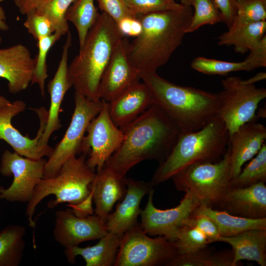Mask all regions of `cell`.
Returning <instances> with one entry per match:
<instances>
[{
  "mask_svg": "<svg viewBox=\"0 0 266 266\" xmlns=\"http://www.w3.org/2000/svg\"><path fill=\"white\" fill-rule=\"evenodd\" d=\"M46 162L43 158L33 160L5 150L1 157L0 172L5 176L13 175V180L8 188L0 187V199L28 202L36 184L43 178Z\"/></svg>",
  "mask_w": 266,
  "mask_h": 266,
  "instance_id": "cell-11",
  "label": "cell"
},
{
  "mask_svg": "<svg viewBox=\"0 0 266 266\" xmlns=\"http://www.w3.org/2000/svg\"><path fill=\"white\" fill-rule=\"evenodd\" d=\"M62 35L54 33L37 40L38 53L34 59V66L31 84H37L40 89L41 95L45 94V83L48 77L46 58L48 52L56 41Z\"/></svg>",
  "mask_w": 266,
  "mask_h": 266,
  "instance_id": "cell-33",
  "label": "cell"
},
{
  "mask_svg": "<svg viewBox=\"0 0 266 266\" xmlns=\"http://www.w3.org/2000/svg\"><path fill=\"white\" fill-rule=\"evenodd\" d=\"M154 104L147 86L138 82L108 102L109 116L119 128L126 126Z\"/></svg>",
  "mask_w": 266,
  "mask_h": 266,
  "instance_id": "cell-23",
  "label": "cell"
},
{
  "mask_svg": "<svg viewBox=\"0 0 266 266\" xmlns=\"http://www.w3.org/2000/svg\"><path fill=\"white\" fill-rule=\"evenodd\" d=\"M87 155L81 153L79 157L70 158L55 176L43 178L38 182L26 208V215L30 226L34 228L35 225L32 217L35 208L48 196L53 195L55 197L47 203L49 208H53L64 202L68 203V205L77 204L90 194L96 173L95 169L87 165Z\"/></svg>",
  "mask_w": 266,
  "mask_h": 266,
  "instance_id": "cell-6",
  "label": "cell"
},
{
  "mask_svg": "<svg viewBox=\"0 0 266 266\" xmlns=\"http://www.w3.org/2000/svg\"><path fill=\"white\" fill-rule=\"evenodd\" d=\"M142 31V26L140 21L137 18H132L129 36L136 37L141 34Z\"/></svg>",
  "mask_w": 266,
  "mask_h": 266,
  "instance_id": "cell-46",
  "label": "cell"
},
{
  "mask_svg": "<svg viewBox=\"0 0 266 266\" xmlns=\"http://www.w3.org/2000/svg\"><path fill=\"white\" fill-rule=\"evenodd\" d=\"M9 27L7 23L6 17L3 8L0 5V30L6 31Z\"/></svg>",
  "mask_w": 266,
  "mask_h": 266,
  "instance_id": "cell-48",
  "label": "cell"
},
{
  "mask_svg": "<svg viewBox=\"0 0 266 266\" xmlns=\"http://www.w3.org/2000/svg\"><path fill=\"white\" fill-rule=\"evenodd\" d=\"M213 0L222 14L223 23L229 28L236 14L235 0Z\"/></svg>",
  "mask_w": 266,
  "mask_h": 266,
  "instance_id": "cell-43",
  "label": "cell"
},
{
  "mask_svg": "<svg viewBox=\"0 0 266 266\" xmlns=\"http://www.w3.org/2000/svg\"><path fill=\"white\" fill-rule=\"evenodd\" d=\"M194 212L212 220L218 229L219 236H232L252 229H266V218L249 219L238 217L202 205L197 207Z\"/></svg>",
  "mask_w": 266,
  "mask_h": 266,
  "instance_id": "cell-26",
  "label": "cell"
},
{
  "mask_svg": "<svg viewBox=\"0 0 266 266\" xmlns=\"http://www.w3.org/2000/svg\"><path fill=\"white\" fill-rule=\"evenodd\" d=\"M266 115V109L264 108H261L259 109L257 114H256L258 118H265Z\"/></svg>",
  "mask_w": 266,
  "mask_h": 266,
  "instance_id": "cell-50",
  "label": "cell"
},
{
  "mask_svg": "<svg viewBox=\"0 0 266 266\" xmlns=\"http://www.w3.org/2000/svg\"><path fill=\"white\" fill-rule=\"evenodd\" d=\"M34 66L29 48L18 43L0 49V77L7 80L13 94L26 90L31 83Z\"/></svg>",
  "mask_w": 266,
  "mask_h": 266,
  "instance_id": "cell-19",
  "label": "cell"
},
{
  "mask_svg": "<svg viewBox=\"0 0 266 266\" xmlns=\"http://www.w3.org/2000/svg\"><path fill=\"white\" fill-rule=\"evenodd\" d=\"M26 229L20 225L9 226L0 232V266H18L25 248Z\"/></svg>",
  "mask_w": 266,
  "mask_h": 266,
  "instance_id": "cell-28",
  "label": "cell"
},
{
  "mask_svg": "<svg viewBox=\"0 0 266 266\" xmlns=\"http://www.w3.org/2000/svg\"><path fill=\"white\" fill-rule=\"evenodd\" d=\"M187 222L202 232L207 236L209 243L214 242L215 239L219 236L215 224L205 216L193 211L187 220Z\"/></svg>",
  "mask_w": 266,
  "mask_h": 266,
  "instance_id": "cell-41",
  "label": "cell"
},
{
  "mask_svg": "<svg viewBox=\"0 0 266 266\" xmlns=\"http://www.w3.org/2000/svg\"><path fill=\"white\" fill-rule=\"evenodd\" d=\"M99 7L110 16L116 23L126 17L136 18L137 16L127 6L124 0H97Z\"/></svg>",
  "mask_w": 266,
  "mask_h": 266,
  "instance_id": "cell-40",
  "label": "cell"
},
{
  "mask_svg": "<svg viewBox=\"0 0 266 266\" xmlns=\"http://www.w3.org/2000/svg\"><path fill=\"white\" fill-rule=\"evenodd\" d=\"M120 129L124 139L103 166L123 176L145 160L163 162L180 133L179 128L155 104Z\"/></svg>",
  "mask_w": 266,
  "mask_h": 266,
  "instance_id": "cell-1",
  "label": "cell"
},
{
  "mask_svg": "<svg viewBox=\"0 0 266 266\" xmlns=\"http://www.w3.org/2000/svg\"><path fill=\"white\" fill-rule=\"evenodd\" d=\"M171 179L177 190L189 192L200 205L218 209L224 197L232 186L227 152L216 163H202L188 166Z\"/></svg>",
  "mask_w": 266,
  "mask_h": 266,
  "instance_id": "cell-7",
  "label": "cell"
},
{
  "mask_svg": "<svg viewBox=\"0 0 266 266\" xmlns=\"http://www.w3.org/2000/svg\"><path fill=\"white\" fill-rule=\"evenodd\" d=\"M107 232L105 221L95 214L79 217L70 208L58 210L55 213L54 238L65 249L100 239Z\"/></svg>",
  "mask_w": 266,
  "mask_h": 266,
  "instance_id": "cell-16",
  "label": "cell"
},
{
  "mask_svg": "<svg viewBox=\"0 0 266 266\" xmlns=\"http://www.w3.org/2000/svg\"><path fill=\"white\" fill-rule=\"evenodd\" d=\"M253 120L240 126L229 135L227 153L232 181L240 172L243 165L261 149L266 138V127Z\"/></svg>",
  "mask_w": 266,
  "mask_h": 266,
  "instance_id": "cell-17",
  "label": "cell"
},
{
  "mask_svg": "<svg viewBox=\"0 0 266 266\" xmlns=\"http://www.w3.org/2000/svg\"><path fill=\"white\" fill-rule=\"evenodd\" d=\"M236 14L233 23H250L266 21V0H235Z\"/></svg>",
  "mask_w": 266,
  "mask_h": 266,
  "instance_id": "cell-37",
  "label": "cell"
},
{
  "mask_svg": "<svg viewBox=\"0 0 266 266\" xmlns=\"http://www.w3.org/2000/svg\"><path fill=\"white\" fill-rule=\"evenodd\" d=\"M22 100H15L0 111V139L5 141L22 156L33 160H39L44 156L49 157L53 150L51 147L42 148L39 141L44 131L48 116V111L43 107L33 108L37 115L40 126L36 136L31 139L23 135L11 124V119L26 108Z\"/></svg>",
  "mask_w": 266,
  "mask_h": 266,
  "instance_id": "cell-14",
  "label": "cell"
},
{
  "mask_svg": "<svg viewBox=\"0 0 266 266\" xmlns=\"http://www.w3.org/2000/svg\"><path fill=\"white\" fill-rule=\"evenodd\" d=\"M178 254L174 241L149 237L137 225L122 236L114 266H166Z\"/></svg>",
  "mask_w": 266,
  "mask_h": 266,
  "instance_id": "cell-10",
  "label": "cell"
},
{
  "mask_svg": "<svg viewBox=\"0 0 266 266\" xmlns=\"http://www.w3.org/2000/svg\"><path fill=\"white\" fill-rule=\"evenodd\" d=\"M266 32V21L250 23H233L228 30L217 38L220 46H233L236 53L244 54L257 43Z\"/></svg>",
  "mask_w": 266,
  "mask_h": 266,
  "instance_id": "cell-27",
  "label": "cell"
},
{
  "mask_svg": "<svg viewBox=\"0 0 266 266\" xmlns=\"http://www.w3.org/2000/svg\"><path fill=\"white\" fill-rule=\"evenodd\" d=\"M154 192L152 188L148 193L147 202L140 213V227L148 235L163 236L174 241L180 229L200 204L192 194L186 192L177 206L160 209L154 205Z\"/></svg>",
  "mask_w": 266,
  "mask_h": 266,
  "instance_id": "cell-13",
  "label": "cell"
},
{
  "mask_svg": "<svg viewBox=\"0 0 266 266\" xmlns=\"http://www.w3.org/2000/svg\"><path fill=\"white\" fill-rule=\"evenodd\" d=\"M71 41V34L69 30L57 70L47 85L48 92L50 96V106L48 111L46 127L39 141V145L42 148L50 147L48 142L51 135L62 127L59 119L61 104L66 92L72 87L68 79L67 64Z\"/></svg>",
  "mask_w": 266,
  "mask_h": 266,
  "instance_id": "cell-20",
  "label": "cell"
},
{
  "mask_svg": "<svg viewBox=\"0 0 266 266\" xmlns=\"http://www.w3.org/2000/svg\"><path fill=\"white\" fill-rule=\"evenodd\" d=\"M74 0H45L35 9L36 12L46 17L50 22L54 33L62 35L69 31L66 13Z\"/></svg>",
  "mask_w": 266,
  "mask_h": 266,
  "instance_id": "cell-31",
  "label": "cell"
},
{
  "mask_svg": "<svg viewBox=\"0 0 266 266\" xmlns=\"http://www.w3.org/2000/svg\"><path fill=\"white\" fill-rule=\"evenodd\" d=\"M229 133L218 114L202 129L192 132L180 131L167 157L155 171L150 181L153 186L162 183L189 166L216 163L226 154Z\"/></svg>",
  "mask_w": 266,
  "mask_h": 266,
  "instance_id": "cell-5",
  "label": "cell"
},
{
  "mask_svg": "<svg viewBox=\"0 0 266 266\" xmlns=\"http://www.w3.org/2000/svg\"><path fill=\"white\" fill-rule=\"evenodd\" d=\"M194 0H180L181 4L183 6H192Z\"/></svg>",
  "mask_w": 266,
  "mask_h": 266,
  "instance_id": "cell-51",
  "label": "cell"
},
{
  "mask_svg": "<svg viewBox=\"0 0 266 266\" xmlns=\"http://www.w3.org/2000/svg\"><path fill=\"white\" fill-rule=\"evenodd\" d=\"M45 0H13L19 12L24 15L35 10L37 7Z\"/></svg>",
  "mask_w": 266,
  "mask_h": 266,
  "instance_id": "cell-45",
  "label": "cell"
},
{
  "mask_svg": "<svg viewBox=\"0 0 266 266\" xmlns=\"http://www.w3.org/2000/svg\"><path fill=\"white\" fill-rule=\"evenodd\" d=\"M255 157L241 169L232 182L234 187H248L266 181V145L264 143Z\"/></svg>",
  "mask_w": 266,
  "mask_h": 266,
  "instance_id": "cell-32",
  "label": "cell"
},
{
  "mask_svg": "<svg viewBox=\"0 0 266 266\" xmlns=\"http://www.w3.org/2000/svg\"><path fill=\"white\" fill-rule=\"evenodd\" d=\"M10 101L2 96H0V111L10 103Z\"/></svg>",
  "mask_w": 266,
  "mask_h": 266,
  "instance_id": "cell-49",
  "label": "cell"
},
{
  "mask_svg": "<svg viewBox=\"0 0 266 266\" xmlns=\"http://www.w3.org/2000/svg\"><path fill=\"white\" fill-rule=\"evenodd\" d=\"M218 209L243 218H266L265 182H261L245 187L231 186Z\"/></svg>",
  "mask_w": 266,
  "mask_h": 266,
  "instance_id": "cell-21",
  "label": "cell"
},
{
  "mask_svg": "<svg viewBox=\"0 0 266 266\" xmlns=\"http://www.w3.org/2000/svg\"><path fill=\"white\" fill-rule=\"evenodd\" d=\"M104 100H90L79 93L74 94L75 108L70 124L62 140L46 160L43 178L55 176L70 158L82 153V143L91 121L102 108Z\"/></svg>",
  "mask_w": 266,
  "mask_h": 266,
  "instance_id": "cell-9",
  "label": "cell"
},
{
  "mask_svg": "<svg viewBox=\"0 0 266 266\" xmlns=\"http://www.w3.org/2000/svg\"><path fill=\"white\" fill-rule=\"evenodd\" d=\"M174 242L179 254L194 252L210 244L207 236L187 220L179 230Z\"/></svg>",
  "mask_w": 266,
  "mask_h": 266,
  "instance_id": "cell-36",
  "label": "cell"
},
{
  "mask_svg": "<svg viewBox=\"0 0 266 266\" xmlns=\"http://www.w3.org/2000/svg\"><path fill=\"white\" fill-rule=\"evenodd\" d=\"M23 25L28 33L36 40L54 33L49 20L44 16L37 14L35 10L26 15Z\"/></svg>",
  "mask_w": 266,
  "mask_h": 266,
  "instance_id": "cell-39",
  "label": "cell"
},
{
  "mask_svg": "<svg viewBox=\"0 0 266 266\" xmlns=\"http://www.w3.org/2000/svg\"><path fill=\"white\" fill-rule=\"evenodd\" d=\"M154 104L184 133L198 131L208 124L220 108L218 94L173 83L156 72L140 74Z\"/></svg>",
  "mask_w": 266,
  "mask_h": 266,
  "instance_id": "cell-3",
  "label": "cell"
},
{
  "mask_svg": "<svg viewBox=\"0 0 266 266\" xmlns=\"http://www.w3.org/2000/svg\"><path fill=\"white\" fill-rule=\"evenodd\" d=\"M124 37L117 23L102 12L68 66V79L75 91L90 100H100L99 89L101 77L117 44Z\"/></svg>",
  "mask_w": 266,
  "mask_h": 266,
  "instance_id": "cell-4",
  "label": "cell"
},
{
  "mask_svg": "<svg viewBox=\"0 0 266 266\" xmlns=\"http://www.w3.org/2000/svg\"><path fill=\"white\" fill-rule=\"evenodd\" d=\"M126 185L125 196L105 221L107 231L120 235L138 225L137 218L141 211L140 202L153 187L150 182L132 178H126Z\"/></svg>",
  "mask_w": 266,
  "mask_h": 266,
  "instance_id": "cell-18",
  "label": "cell"
},
{
  "mask_svg": "<svg viewBox=\"0 0 266 266\" xmlns=\"http://www.w3.org/2000/svg\"><path fill=\"white\" fill-rule=\"evenodd\" d=\"M191 66L193 69L207 75H226L234 71H250L244 60L232 62L203 57L194 58L191 63Z\"/></svg>",
  "mask_w": 266,
  "mask_h": 266,
  "instance_id": "cell-35",
  "label": "cell"
},
{
  "mask_svg": "<svg viewBox=\"0 0 266 266\" xmlns=\"http://www.w3.org/2000/svg\"><path fill=\"white\" fill-rule=\"evenodd\" d=\"M191 6L137 16L141 34L129 43V58L140 74L156 72L180 45L193 15Z\"/></svg>",
  "mask_w": 266,
  "mask_h": 266,
  "instance_id": "cell-2",
  "label": "cell"
},
{
  "mask_svg": "<svg viewBox=\"0 0 266 266\" xmlns=\"http://www.w3.org/2000/svg\"><path fill=\"white\" fill-rule=\"evenodd\" d=\"M194 7L186 33L196 31L206 25L223 22L222 14L213 0H194Z\"/></svg>",
  "mask_w": 266,
  "mask_h": 266,
  "instance_id": "cell-34",
  "label": "cell"
},
{
  "mask_svg": "<svg viewBox=\"0 0 266 266\" xmlns=\"http://www.w3.org/2000/svg\"><path fill=\"white\" fill-rule=\"evenodd\" d=\"M129 8L136 15L165 10L179 9L183 6L174 0H124Z\"/></svg>",
  "mask_w": 266,
  "mask_h": 266,
  "instance_id": "cell-38",
  "label": "cell"
},
{
  "mask_svg": "<svg viewBox=\"0 0 266 266\" xmlns=\"http://www.w3.org/2000/svg\"><path fill=\"white\" fill-rule=\"evenodd\" d=\"M266 78V73L265 72H260L257 73L253 77L246 80H243V82L248 84H255V83L263 80Z\"/></svg>",
  "mask_w": 266,
  "mask_h": 266,
  "instance_id": "cell-47",
  "label": "cell"
},
{
  "mask_svg": "<svg viewBox=\"0 0 266 266\" xmlns=\"http://www.w3.org/2000/svg\"><path fill=\"white\" fill-rule=\"evenodd\" d=\"M100 14L95 6L94 0H74L68 8L66 19L75 27L80 47L83 45L88 32Z\"/></svg>",
  "mask_w": 266,
  "mask_h": 266,
  "instance_id": "cell-30",
  "label": "cell"
},
{
  "mask_svg": "<svg viewBox=\"0 0 266 266\" xmlns=\"http://www.w3.org/2000/svg\"><path fill=\"white\" fill-rule=\"evenodd\" d=\"M129 43L125 37L119 41L101 77L99 95L106 102H110L141 79L129 58Z\"/></svg>",
  "mask_w": 266,
  "mask_h": 266,
  "instance_id": "cell-15",
  "label": "cell"
},
{
  "mask_svg": "<svg viewBox=\"0 0 266 266\" xmlns=\"http://www.w3.org/2000/svg\"><path fill=\"white\" fill-rule=\"evenodd\" d=\"M82 143V153L89 155L87 165L92 168H101L119 148L125 138L122 131L112 122L104 101L101 109L89 124Z\"/></svg>",
  "mask_w": 266,
  "mask_h": 266,
  "instance_id": "cell-12",
  "label": "cell"
},
{
  "mask_svg": "<svg viewBox=\"0 0 266 266\" xmlns=\"http://www.w3.org/2000/svg\"><path fill=\"white\" fill-rule=\"evenodd\" d=\"M232 250L214 252L208 246L199 250L178 254L166 266H233Z\"/></svg>",
  "mask_w": 266,
  "mask_h": 266,
  "instance_id": "cell-29",
  "label": "cell"
},
{
  "mask_svg": "<svg viewBox=\"0 0 266 266\" xmlns=\"http://www.w3.org/2000/svg\"><path fill=\"white\" fill-rule=\"evenodd\" d=\"M2 42V38L0 36V44Z\"/></svg>",
  "mask_w": 266,
  "mask_h": 266,
  "instance_id": "cell-52",
  "label": "cell"
},
{
  "mask_svg": "<svg viewBox=\"0 0 266 266\" xmlns=\"http://www.w3.org/2000/svg\"><path fill=\"white\" fill-rule=\"evenodd\" d=\"M123 236L108 232L94 246L66 248L65 256L67 261L72 264L75 263L76 257L80 256L84 259L86 266H114Z\"/></svg>",
  "mask_w": 266,
  "mask_h": 266,
  "instance_id": "cell-25",
  "label": "cell"
},
{
  "mask_svg": "<svg viewBox=\"0 0 266 266\" xmlns=\"http://www.w3.org/2000/svg\"><path fill=\"white\" fill-rule=\"evenodd\" d=\"M215 242H225L232 247L233 266L241 260L266 266V229H252L232 236H219Z\"/></svg>",
  "mask_w": 266,
  "mask_h": 266,
  "instance_id": "cell-24",
  "label": "cell"
},
{
  "mask_svg": "<svg viewBox=\"0 0 266 266\" xmlns=\"http://www.w3.org/2000/svg\"><path fill=\"white\" fill-rule=\"evenodd\" d=\"M249 54L244 60L250 71L266 66V34L249 51Z\"/></svg>",
  "mask_w": 266,
  "mask_h": 266,
  "instance_id": "cell-42",
  "label": "cell"
},
{
  "mask_svg": "<svg viewBox=\"0 0 266 266\" xmlns=\"http://www.w3.org/2000/svg\"><path fill=\"white\" fill-rule=\"evenodd\" d=\"M223 90L218 93L220 108L218 115L229 135L242 125L253 120L259 103L266 97V89L248 84L240 77L233 76L222 80Z\"/></svg>",
  "mask_w": 266,
  "mask_h": 266,
  "instance_id": "cell-8",
  "label": "cell"
},
{
  "mask_svg": "<svg viewBox=\"0 0 266 266\" xmlns=\"http://www.w3.org/2000/svg\"><path fill=\"white\" fill-rule=\"evenodd\" d=\"M91 188L95 204V214L105 222L114 204L126 194V176L103 166L97 170Z\"/></svg>",
  "mask_w": 266,
  "mask_h": 266,
  "instance_id": "cell-22",
  "label": "cell"
},
{
  "mask_svg": "<svg viewBox=\"0 0 266 266\" xmlns=\"http://www.w3.org/2000/svg\"><path fill=\"white\" fill-rule=\"evenodd\" d=\"M93 200V192L83 200L74 205H67L73 214L79 217H86L94 214L92 203Z\"/></svg>",
  "mask_w": 266,
  "mask_h": 266,
  "instance_id": "cell-44",
  "label": "cell"
}]
</instances>
